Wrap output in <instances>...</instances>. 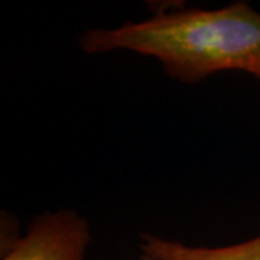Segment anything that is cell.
Returning <instances> with one entry per match:
<instances>
[{
	"label": "cell",
	"instance_id": "obj_1",
	"mask_svg": "<svg viewBox=\"0 0 260 260\" xmlns=\"http://www.w3.org/2000/svg\"><path fill=\"white\" fill-rule=\"evenodd\" d=\"M78 44L88 55L129 51L152 56L171 78L189 85L221 71L247 73L260 84V12L247 2L158 12L117 28L87 29Z\"/></svg>",
	"mask_w": 260,
	"mask_h": 260
},
{
	"label": "cell",
	"instance_id": "obj_2",
	"mask_svg": "<svg viewBox=\"0 0 260 260\" xmlns=\"http://www.w3.org/2000/svg\"><path fill=\"white\" fill-rule=\"evenodd\" d=\"M91 225L74 210L37 215L26 233L3 251L2 260H85Z\"/></svg>",
	"mask_w": 260,
	"mask_h": 260
},
{
	"label": "cell",
	"instance_id": "obj_3",
	"mask_svg": "<svg viewBox=\"0 0 260 260\" xmlns=\"http://www.w3.org/2000/svg\"><path fill=\"white\" fill-rule=\"evenodd\" d=\"M140 249L152 260H260V236L223 247H197L143 233Z\"/></svg>",
	"mask_w": 260,
	"mask_h": 260
},
{
	"label": "cell",
	"instance_id": "obj_4",
	"mask_svg": "<svg viewBox=\"0 0 260 260\" xmlns=\"http://www.w3.org/2000/svg\"><path fill=\"white\" fill-rule=\"evenodd\" d=\"M138 260H152V259H149L148 256H145V254H142V256H140V257H139V259H138Z\"/></svg>",
	"mask_w": 260,
	"mask_h": 260
}]
</instances>
